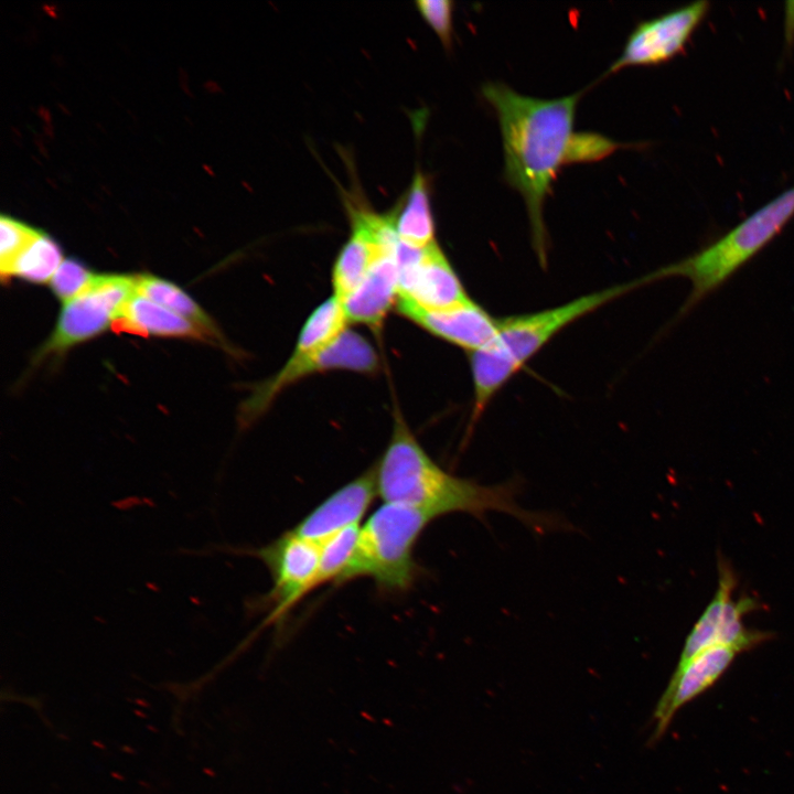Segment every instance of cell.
I'll list each match as a JSON object with an SVG mask.
<instances>
[{"mask_svg":"<svg viewBox=\"0 0 794 794\" xmlns=\"http://www.w3.org/2000/svg\"><path fill=\"white\" fill-rule=\"evenodd\" d=\"M482 95L497 115L504 179L525 201L533 245L544 264L547 249L544 203L559 169L573 163L578 136L573 124L581 93L540 99L522 95L503 83L489 82L483 85Z\"/></svg>","mask_w":794,"mask_h":794,"instance_id":"obj_1","label":"cell"},{"mask_svg":"<svg viewBox=\"0 0 794 794\" xmlns=\"http://www.w3.org/2000/svg\"><path fill=\"white\" fill-rule=\"evenodd\" d=\"M374 470L377 494L384 503L408 506L433 519L450 513L481 518L495 509L534 528L557 526L555 518L521 507L513 483L484 486L444 471L421 447L398 410L388 444Z\"/></svg>","mask_w":794,"mask_h":794,"instance_id":"obj_2","label":"cell"},{"mask_svg":"<svg viewBox=\"0 0 794 794\" xmlns=\"http://www.w3.org/2000/svg\"><path fill=\"white\" fill-rule=\"evenodd\" d=\"M645 283L642 277L552 309L497 319L495 337L469 353L474 390L472 414L480 417L502 386L562 329Z\"/></svg>","mask_w":794,"mask_h":794,"instance_id":"obj_3","label":"cell"},{"mask_svg":"<svg viewBox=\"0 0 794 794\" xmlns=\"http://www.w3.org/2000/svg\"><path fill=\"white\" fill-rule=\"evenodd\" d=\"M794 216V186L761 206L720 238L695 254L650 273L651 281L684 277L690 293L680 309L688 312L751 260Z\"/></svg>","mask_w":794,"mask_h":794,"instance_id":"obj_4","label":"cell"},{"mask_svg":"<svg viewBox=\"0 0 794 794\" xmlns=\"http://www.w3.org/2000/svg\"><path fill=\"white\" fill-rule=\"evenodd\" d=\"M433 521L418 509L383 503L361 526L356 578L369 577L379 589L405 591L416 580V544Z\"/></svg>","mask_w":794,"mask_h":794,"instance_id":"obj_5","label":"cell"},{"mask_svg":"<svg viewBox=\"0 0 794 794\" xmlns=\"http://www.w3.org/2000/svg\"><path fill=\"white\" fill-rule=\"evenodd\" d=\"M335 369L372 374L378 369V357L367 339L348 329L318 351L293 348L285 365L273 376L257 384L242 404L240 425L247 427L256 421L286 388L303 377Z\"/></svg>","mask_w":794,"mask_h":794,"instance_id":"obj_6","label":"cell"},{"mask_svg":"<svg viewBox=\"0 0 794 794\" xmlns=\"http://www.w3.org/2000/svg\"><path fill=\"white\" fill-rule=\"evenodd\" d=\"M137 293V276L101 273L77 297L64 303L55 329L35 355V361L62 355L90 340L119 318Z\"/></svg>","mask_w":794,"mask_h":794,"instance_id":"obj_7","label":"cell"},{"mask_svg":"<svg viewBox=\"0 0 794 794\" xmlns=\"http://www.w3.org/2000/svg\"><path fill=\"white\" fill-rule=\"evenodd\" d=\"M718 570L717 591L688 633L676 668L712 646H734L747 652L773 637L770 632L745 627L743 616L757 610L759 603L750 597L733 600L737 580L732 569L725 560H719Z\"/></svg>","mask_w":794,"mask_h":794,"instance_id":"obj_8","label":"cell"},{"mask_svg":"<svg viewBox=\"0 0 794 794\" xmlns=\"http://www.w3.org/2000/svg\"><path fill=\"white\" fill-rule=\"evenodd\" d=\"M397 258L398 310H446L472 301L437 243L417 249L400 242Z\"/></svg>","mask_w":794,"mask_h":794,"instance_id":"obj_9","label":"cell"},{"mask_svg":"<svg viewBox=\"0 0 794 794\" xmlns=\"http://www.w3.org/2000/svg\"><path fill=\"white\" fill-rule=\"evenodd\" d=\"M255 554L266 565L272 580L267 598L271 608L269 621L280 620L310 591L318 588L319 543L288 530Z\"/></svg>","mask_w":794,"mask_h":794,"instance_id":"obj_10","label":"cell"},{"mask_svg":"<svg viewBox=\"0 0 794 794\" xmlns=\"http://www.w3.org/2000/svg\"><path fill=\"white\" fill-rule=\"evenodd\" d=\"M709 11V2L695 1L640 23L630 34L621 55L609 73L630 66L657 65L669 61L686 46Z\"/></svg>","mask_w":794,"mask_h":794,"instance_id":"obj_11","label":"cell"},{"mask_svg":"<svg viewBox=\"0 0 794 794\" xmlns=\"http://www.w3.org/2000/svg\"><path fill=\"white\" fill-rule=\"evenodd\" d=\"M740 653L743 652L734 646H712L675 668L654 710L655 726L650 742H657L676 712L715 685Z\"/></svg>","mask_w":794,"mask_h":794,"instance_id":"obj_12","label":"cell"},{"mask_svg":"<svg viewBox=\"0 0 794 794\" xmlns=\"http://www.w3.org/2000/svg\"><path fill=\"white\" fill-rule=\"evenodd\" d=\"M376 495L373 466L329 495L291 530L302 538L321 543L345 528L361 525Z\"/></svg>","mask_w":794,"mask_h":794,"instance_id":"obj_13","label":"cell"},{"mask_svg":"<svg viewBox=\"0 0 794 794\" xmlns=\"http://www.w3.org/2000/svg\"><path fill=\"white\" fill-rule=\"evenodd\" d=\"M398 311L430 334L469 353L490 343L497 333V319L474 301L446 310L406 308Z\"/></svg>","mask_w":794,"mask_h":794,"instance_id":"obj_14","label":"cell"},{"mask_svg":"<svg viewBox=\"0 0 794 794\" xmlns=\"http://www.w3.org/2000/svg\"><path fill=\"white\" fill-rule=\"evenodd\" d=\"M384 253L362 283L342 302L347 321L378 330L398 300V247Z\"/></svg>","mask_w":794,"mask_h":794,"instance_id":"obj_15","label":"cell"},{"mask_svg":"<svg viewBox=\"0 0 794 794\" xmlns=\"http://www.w3.org/2000/svg\"><path fill=\"white\" fill-rule=\"evenodd\" d=\"M112 326L138 335L192 339L213 344L195 324L139 293L127 302Z\"/></svg>","mask_w":794,"mask_h":794,"instance_id":"obj_16","label":"cell"},{"mask_svg":"<svg viewBox=\"0 0 794 794\" xmlns=\"http://www.w3.org/2000/svg\"><path fill=\"white\" fill-rule=\"evenodd\" d=\"M389 214L395 233L403 244L423 249L437 243L429 183L421 172L416 173L403 202Z\"/></svg>","mask_w":794,"mask_h":794,"instance_id":"obj_17","label":"cell"},{"mask_svg":"<svg viewBox=\"0 0 794 794\" xmlns=\"http://www.w3.org/2000/svg\"><path fill=\"white\" fill-rule=\"evenodd\" d=\"M137 293L189 320L205 332L213 344L226 346L224 337L212 318L173 282L151 275H138Z\"/></svg>","mask_w":794,"mask_h":794,"instance_id":"obj_18","label":"cell"},{"mask_svg":"<svg viewBox=\"0 0 794 794\" xmlns=\"http://www.w3.org/2000/svg\"><path fill=\"white\" fill-rule=\"evenodd\" d=\"M361 526L345 528L320 544L318 587L356 578Z\"/></svg>","mask_w":794,"mask_h":794,"instance_id":"obj_19","label":"cell"},{"mask_svg":"<svg viewBox=\"0 0 794 794\" xmlns=\"http://www.w3.org/2000/svg\"><path fill=\"white\" fill-rule=\"evenodd\" d=\"M63 260L57 242L41 232L14 261L11 277H19L31 283H46L51 281Z\"/></svg>","mask_w":794,"mask_h":794,"instance_id":"obj_20","label":"cell"},{"mask_svg":"<svg viewBox=\"0 0 794 794\" xmlns=\"http://www.w3.org/2000/svg\"><path fill=\"white\" fill-rule=\"evenodd\" d=\"M28 224L9 215L0 218V275L3 282L11 279V270L20 254L41 234Z\"/></svg>","mask_w":794,"mask_h":794,"instance_id":"obj_21","label":"cell"},{"mask_svg":"<svg viewBox=\"0 0 794 794\" xmlns=\"http://www.w3.org/2000/svg\"><path fill=\"white\" fill-rule=\"evenodd\" d=\"M96 273L75 258L62 261L50 281L55 297L64 303L81 294L94 280Z\"/></svg>","mask_w":794,"mask_h":794,"instance_id":"obj_22","label":"cell"},{"mask_svg":"<svg viewBox=\"0 0 794 794\" xmlns=\"http://www.w3.org/2000/svg\"><path fill=\"white\" fill-rule=\"evenodd\" d=\"M452 1L449 0L416 2L418 11L444 46H450L452 39Z\"/></svg>","mask_w":794,"mask_h":794,"instance_id":"obj_23","label":"cell"}]
</instances>
